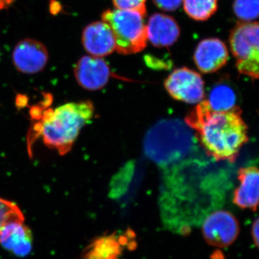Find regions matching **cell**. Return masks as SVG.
Wrapping results in <instances>:
<instances>
[{
    "instance_id": "6da1fadb",
    "label": "cell",
    "mask_w": 259,
    "mask_h": 259,
    "mask_svg": "<svg viewBox=\"0 0 259 259\" xmlns=\"http://www.w3.org/2000/svg\"><path fill=\"white\" fill-rule=\"evenodd\" d=\"M199 103L186 117V124L195 132L209 156L218 161H234L248 141L241 110L235 107L228 111L218 112L211 108L207 100Z\"/></svg>"
},
{
    "instance_id": "7a4b0ae2",
    "label": "cell",
    "mask_w": 259,
    "mask_h": 259,
    "mask_svg": "<svg viewBox=\"0 0 259 259\" xmlns=\"http://www.w3.org/2000/svg\"><path fill=\"white\" fill-rule=\"evenodd\" d=\"M94 115L95 106L90 100L68 102L47 110L35 129L46 146L65 155L71 151L80 131Z\"/></svg>"
},
{
    "instance_id": "3957f363",
    "label": "cell",
    "mask_w": 259,
    "mask_h": 259,
    "mask_svg": "<svg viewBox=\"0 0 259 259\" xmlns=\"http://www.w3.org/2000/svg\"><path fill=\"white\" fill-rule=\"evenodd\" d=\"M194 146L192 129L176 119L160 121L146 135L144 152L161 166L180 161L190 153Z\"/></svg>"
},
{
    "instance_id": "277c9868",
    "label": "cell",
    "mask_w": 259,
    "mask_h": 259,
    "mask_svg": "<svg viewBox=\"0 0 259 259\" xmlns=\"http://www.w3.org/2000/svg\"><path fill=\"white\" fill-rule=\"evenodd\" d=\"M146 15L136 10L115 9L103 12L102 21L111 28L117 53L130 55L144 50L148 40Z\"/></svg>"
},
{
    "instance_id": "5b68a950",
    "label": "cell",
    "mask_w": 259,
    "mask_h": 259,
    "mask_svg": "<svg viewBox=\"0 0 259 259\" xmlns=\"http://www.w3.org/2000/svg\"><path fill=\"white\" fill-rule=\"evenodd\" d=\"M258 22H239L231 30L230 46L241 74L258 79L259 45Z\"/></svg>"
},
{
    "instance_id": "8992f818",
    "label": "cell",
    "mask_w": 259,
    "mask_h": 259,
    "mask_svg": "<svg viewBox=\"0 0 259 259\" xmlns=\"http://www.w3.org/2000/svg\"><path fill=\"white\" fill-rule=\"evenodd\" d=\"M164 87L174 99L187 104L199 103L204 98V81L202 76L188 68L175 69L167 77Z\"/></svg>"
},
{
    "instance_id": "52a82bcc",
    "label": "cell",
    "mask_w": 259,
    "mask_h": 259,
    "mask_svg": "<svg viewBox=\"0 0 259 259\" xmlns=\"http://www.w3.org/2000/svg\"><path fill=\"white\" fill-rule=\"evenodd\" d=\"M202 224V235L207 243L226 248L234 243L239 233L238 221L231 212L215 210L209 214Z\"/></svg>"
},
{
    "instance_id": "ba28073f",
    "label": "cell",
    "mask_w": 259,
    "mask_h": 259,
    "mask_svg": "<svg viewBox=\"0 0 259 259\" xmlns=\"http://www.w3.org/2000/svg\"><path fill=\"white\" fill-rule=\"evenodd\" d=\"M49 55L47 47L41 42L25 38L18 42L12 54L15 67L25 74H35L45 69Z\"/></svg>"
},
{
    "instance_id": "9c48e42d",
    "label": "cell",
    "mask_w": 259,
    "mask_h": 259,
    "mask_svg": "<svg viewBox=\"0 0 259 259\" xmlns=\"http://www.w3.org/2000/svg\"><path fill=\"white\" fill-rule=\"evenodd\" d=\"M75 79L81 88L89 91L101 90L110 79V69L106 61L100 57L83 56L74 69Z\"/></svg>"
},
{
    "instance_id": "30bf717a",
    "label": "cell",
    "mask_w": 259,
    "mask_h": 259,
    "mask_svg": "<svg viewBox=\"0 0 259 259\" xmlns=\"http://www.w3.org/2000/svg\"><path fill=\"white\" fill-rule=\"evenodd\" d=\"M133 233H112L97 237L85 248L81 259H120L125 248H134Z\"/></svg>"
},
{
    "instance_id": "8fae6325",
    "label": "cell",
    "mask_w": 259,
    "mask_h": 259,
    "mask_svg": "<svg viewBox=\"0 0 259 259\" xmlns=\"http://www.w3.org/2000/svg\"><path fill=\"white\" fill-rule=\"evenodd\" d=\"M83 49L90 56L105 57L115 51V37L108 24L94 22L85 27L81 35Z\"/></svg>"
},
{
    "instance_id": "7c38bea8",
    "label": "cell",
    "mask_w": 259,
    "mask_h": 259,
    "mask_svg": "<svg viewBox=\"0 0 259 259\" xmlns=\"http://www.w3.org/2000/svg\"><path fill=\"white\" fill-rule=\"evenodd\" d=\"M194 60L202 72H215L226 64L228 60V49L220 39H204L197 46Z\"/></svg>"
},
{
    "instance_id": "4fadbf2b",
    "label": "cell",
    "mask_w": 259,
    "mask_h": 259,
    "mask_svg": "<svg viewBox=\"0 0 259 259\" xmlns=\"http://www.w3.org/2000/svg\"><path fill=\"white\" fill-rule=\"evenodd\" d=\"M0 245L16 256H27L32 249V235L24 220L8 223L0 232Z\"/></svg>"
},
{
    "instance_id": "5bb4252c",
    "label": "cell",
    "mask_w": 259,
    "mask_h": 259,
    "mask_svg": "<svg viewBox=\"0 0 259 259\" xmlns=\"http://www.w3.org/2000/svg\"><path fill=\"white\" fill-rule=\"evenodd\" d=\"M148 40L153 47H169L175 44L180 35V28L176 20L164 14L153 15L148 20Z\"/></svg>"
},
{
    "instance_id": "9a60e30c",
    "label": "cell",
    "mask_w": 259,
    "mask_h": 259,
    "mask_svg": "<svg viewBox=\"0 0 259 259\" xmlns=\"http://www.w3.org/2000/svg\"><path fill=\"white\" fill-rule=\"evenodd\" d=\"M238 175L240 185L235 190L233 202L241 208L256 210L258 204V168L245 167L240 168Z\"/></svg>"
},
{
    "instance_id": "2e32d148",
    "label": "cell",
    "mask_w": 259,
    "mask_h": 259,
    "mask_svg": "<svg viewBox=\"0 0 259 259\" xmlns=\"http://www.w3.org/2000/svg\"><path fill=\"white\" fill-rule=\"evenodd\" d=\"M207 101L214 111H228L236 107V93L228 83H220L211 90Z\"/></svg>"
},
{
    "instance_id": "e0dca14e",
    "label": "cell",
    "mask_w": 259,
    "mask_h": 259,
    "mask_svg": "<svg viewBox=\"0 0 259 259\" xmlns=\"http://www.w3.org/2000/svg\"><path fill=\"white\" fill-rule=\"evenodd\" d=\"M186 13L198 21L208 20L218 10V0H182Z\"/></svg>"
},
{
    "instance_id": "ac0fdd59",
    "label": "cell",
    "mask_w": 259,
    "mask_h": 259,
    "mask_svg": "<svg viewBox=\"0 0 259 259\" xmlns=\"http://www.w3.org/2000/svg\"><path fill=\"white\" fill-rule=\"evenodd\" d=\"M259 0H235L233 10L241 21L251 22L258 17Z\"/></svg>"
},
{
    "instance_id": "d6986e66",
    "label": "cell",
    "mask_w": 259,
    "mask_h": 259,
    "mask_svg": "<svg viewBox=\"0 0 259 259\" xmlns=\"http://www.w3.org/2000/svg\"><path fill=\"white\" fill-rule=\"evenodd\" d=\"M23 219V212L16 204L0 197V232L8 223Z\"/></svg>"
},
{
    "instance_id": "ffe728a7",
    "label": "cell",
    "mask_w": 259,
    "mask_h": 259,
    "mask_svg": "<svg viewBox=\"0 0 259 259\" xmlns=\"http://www.w3.org/2000/svg\"><path fill=\"white\" fill-rule=\"evenodd\" d=\"M116 9L136 10L146 14V0H112Z\"/></svg>"
},
{
    "instance_id": "44dd1931",
    "label": "cell",
    "mask_w": 259,
    "mask_h": 259,
    "mask_svg": "<svg viewBox=\"0 0 259 259\" xmlns=\"http://www.w3.org/2000/svg\"><path fill=\"white\" fill-rule=\"evenodd\" d=\"M157 8L163 11H175L180 8L182 0H153Z\"/></svg>"
},
{
    "instance_id": "7402d4cb",
    "label": "cell",
    "mask_w": 259,
    "mask_h": 259,
    "mask_svg": "<svg viewBox=\"0 0 259 259\" xmlns=\"http://www.w3.org/2000/svg\"><path fill=\"white\" fill-rule=\"evenodd\" d=\"M258 219L257 218L256 220L254 221V223H253V226H252V237H253V242H254L255 246L258 247Z\"/></svg>"
},
{
    "instance_id": "603a6c76",
    "label": "cell",
    "mask_w": 259,
    "mask_h": 259,
    "mask_svg": "<svg viewBox=\"0 0 259 259\" xmlns=\"http://www.w3.org/2000/svg\"><path fill=\"white\" fill-rule=\"evenodd\" d=\"M14 0H0V10L8 9L11 6Z\"/></svg>"
}]
</instances>
